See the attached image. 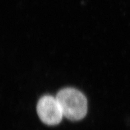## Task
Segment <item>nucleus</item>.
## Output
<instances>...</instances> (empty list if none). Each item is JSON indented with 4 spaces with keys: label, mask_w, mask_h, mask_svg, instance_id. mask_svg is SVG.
<instances>
[{
    "label": "nucleus",
    "mask_w": 130,
    "mask_h": 130,
    "mask_svg": "<svg viewBox=\"0 0 130 130\" xmlns=\"http://www.w3.org/2000/svg\"><path fill=\"white\" fill-rule=\"evenodd\" d=\"M56 98L63 113L69 120L83 119L87 112V100L80 91L73 88H66L57 93Z\"/></svg>",
    "instance_id": "1"
},
{
    "label": "nucleus",
    "mask_w": 130,
    "mask_h": 130,
    "mask_svg": "<svg viewBox=\"0 0 130 130\" xmlns=\"http://www.w3.org/2000/svg\"><path fill=\"white\" fill-rule=\"evenodd\" d=\"M36 110L41 120L48 125L59 124L63 117L56 97L51 95L41 98L38 103Z\"/></svg>",
    "instance_id": "2"
}]
</instances>
